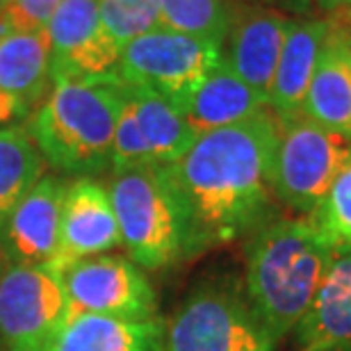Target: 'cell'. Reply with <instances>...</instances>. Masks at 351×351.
Instances as JSON below:
<instances>
[{
	"mask_svg": "<svg viewBox=\"0 0 351 351\" xmlns=\"http://www.w3.org/2000/svg\"><path fill=\"white\" fill-rule=\"evenodd\" d=\"M62 0H16L10 10L0 12L10 25L27 27V30H46L48 21L53 19L55 10Z\"/></svg>",
	"mask_w": 351,
	"mask_h": 351,
	"instance_id": "obj_25",
	"label": "cell"
},
{
	"mask_svg": "<svg viewBox=\"0 0 351 351\" xmlns=\"http://www.w3.org/2000/svg\"><path fill=\"white\" fill-rule=\"evenodd\" d=\"M237 3H280V0H237ZM285 3H292V5L301 7L304 5V0H285Z\"/></svg>",
	"mask_w": 351,
	"mask_h": 351,
	"instance_id": "obj_28",
	"label": "cell"
},
{
	"mask_svg": "<svg viewBox=\"0 0 351 351\" xmlns=\"http://www.w3.org/2000/svg\"><path fill=\"white\" fill-rule=\"evenodd\" d=\"M110 199L121 247L142 269H165L185 261L180 208L165 165H139L112 171Z\"/></svg>",
	"mask_w": 351,
	"mask_h": 351,
	"instance_id": "obj_4",
	"label": "cell"
},
{
	"mask_svg": "<svg viewBox=\"0 0 351 351\" xmlns=\"http://www.w3.org/2000/svg\"><path fill=\"white\" fill-rule=\"evenodd\" d=\"M98 14L103 27L119 48L162 27L160 0H98Z\"/></svg>",
	"mask_w": 351,
	"mask_h": 351,
	"instance_id": "obj_23",
	"label": "cell"
},
{
	"mask_svg": "<svg viewBox=\"0 0 351 351\" xmlns=\"http://www.w3.org/2000/svg\"><path fill=\"white\" fill-rule=\"evenodd\" d=\"M274 342L256 319L233 278L201 283L162 322V351H271Z\"/></svg>",
	"mask_w": 351,
	"mask_h": 351,
	"instance_id": "obj_5",
	"label": "cell"
},
{
	"mask_svg": "<svg viewBox=\"0 0 351 351\" xmlns=\"http://www.w3.org/2000/svg\"><path fill=\"white\" fill-rule=\"evenodd\" d=\"M221 60L223 51L219 44L158 27L121 48L114 73L125 85L156 91L180 108L192 89L219 66Z\"/></svg>",
	"mask_w": 351,
	"mask_h": 351,
	"instance_id": "obj_7",
	"label": "cell"
},
{
	"mask_svg": "<svg viewBox=\"0 0 351 351\" xmlns=\"http://www.w3.org/2000/svg\"><path fill=\"white\" fill-rule=\"evenodd\" d=\"M290 23L292 19L283 12L240 3L230 32L223 41V62L265 101H269L274 71Z\"/></svg>",
	"mask_w": 351,
	"mask_h": 351,
	"instance_id": "obj_13",
	"label": "cell"
},
{
	"mask_svg": "<svg viewBox=\"0 0 351 351\" xmlns=\"http://www.w3.org/2000/svg\"><path fill=\"white\" fill-rule=\"evenodd\" d=\"M125 105L130 108L137 132L149 151L151 165H171L194 144L196 132L169 98L142 87L125 85Z\"/></svg>",
	"mask_w": 351,
	"mask_h": 351,
	"instance_id": "obj_20",
	"label": "cell"
},
{
	"mask_svg": "<svg viewBox=\"0 0 351 351\" xmlns=\"http://www.w3.org/2000/svg\"><path fill=\"white\" fill-rule=\"evenodd\" d=\"M7 267V263H5V258H3V254H0V274H3V269Z\"/></svg>",
	"mask_w": 351,
	"mask_h": 351,
	"instance_id": "obj_30",
	"label": "cell"
},
{
	"mask_svg": "<svg viewBox=\"0 0 351 351\" xmlns=\"http://www.w3.org/2000/svg\"><path fill=\"white\" fill-rule=\"evenodd\" d=\"M244 240V294L278 345L313 304L335 242L311 217H274Z\"/></svg>",
	"mask_w": 351,
	"mask_h": 351,
	"instance_id": "obj_2",
	"label": "cell"
},
{
	"mask_svg": "<svg viewBox=\"0 0 351 351\" xmlns=\"http://www.w3.org/2000/svg\"><path fill=\"white\" fill-rule=\"evenodd\" d=\"M51 78H94L112 73L119 48L101 23L98 0H62L46 25Z\"/></svg>",
	"mask_w": 351,
	"mask_h": 351,
	"instance_id": "obj_10",
	"label": "cell"
},
{
	"mask_svg": "<svg viewBox=\"0 0 351 351\" xmlns=\"http://www.w3.org/2000/svg\"><path fill=\"white\" fill-rule=\"evenodd\" d=\"M178 110L199 137L203 132L247 121L267 110V101L221 60V64L192 89Z\"/></svg>",
	"mask_w": 351,
	"mask_h": 351,
	"instance_id": "obj_16",
	"label": "cell"
},
{
	"mask_svg": "<svg viewBox=\"0 0 351 351\" xmlns=\"http://www.w3.org/2000/svg\"><path fill=\"white\" fill-rule=\"evenodd\" d=\"M349 156L351 142L322 128L301 112L278 119L271 165L276 201L301 217H311Z\"/></svg>",
	"mask_w": 351,
	"mask_h": 351,
	"instance_id": "obj_6",
	"label": "cell"
},
{
	"mask_svg": "<svg viewBox=\"0 0 351 351\" xmlns=\"http://www.w3.org/2000/svg\"><path fill=\"white\" fill-rule=\"evenodd\" d=\"M69 317L66 290L53 265H7L0 274V340L10 351H34Z\"/></svg>",
	"mask_w": 351,
	"mask_h": 351,
	"instance_id": "obj_9",
	"label": "cell"
},
{
	"mask_svg": "<svg viewBox=\"0 0 351 351\" xmlns=\"http://www.w3.org/2000/svg\"><path fill=\"white\" fill-rule=\"evenodd\" d=\"M121 247V233L114 208H112L110 189L96 178H75L69 182L60 221V247L53 267L91 256H101Z\"/></svg>",
	"mask_w": 351,
	"mask_h": 351,
	"instance_id": "obj_12",
	"label": "cell"
},
{
	"mask_svg": "<svg viewBox=\"0 0 351 351\" xmlns=\"http://www.w3.org/2000/svg\"><path fill=\"white\" fill-rule=\"evenodd\" d=\"M0 89L32 112L53 89L46 30L10 25L0 16Z\"/></svg>",
	"mask_w": 351,
	"mask_h": 351,
	"instance_id": "obj_18",
	"label": "cell"
},
{
	"mask_svg": "<svg viewBox=\"0 0 351 351\" xmlns=\"http://www.w3.org/2000/svg\"><path fill=\"white\" fill-rule=\"evenodd\" d=\"M123 105V82L105 73L55 80L27 121L41 158L60 176L91 178L112 167V139Z\"/></svg>",
	"mask_w": 351,
	"mask_h": 351,
	"instance_id": "obj_3",
	"label": "cell"
},
{
	"mask_svg": "<svg viewBox=\"0 0 351 351\" xmlns=\"http://www.w3.org/2000/svg\"><path fill=\"white\" fill-rule=\"evenodd\" d=\"M301 114L351 142V46L349 30L331 23Z\"/></svg>",
	"mask_w": 351,
	"mask_h": 351,
	"instance_id": "obj_15",
	"label": "cell"
},
{
	"mask_svg": "<svg viewBox=\"0 0 351 351\" xmlns=\"http://www.w3.org/2000/svg\"><path fill=\"white\" fill-rule=\"evenodd\" d=\"M349 46H351V32H349Z\"/></svg>",
	"mask_w": 351,
	"mask_h": 351,
	"instance_id": "obj_31",
	"label": "cell"
},
{
	"mask_svg": "<svg viewBox=\"0 0 351 351\" xmlns=\"http://www.w3.org/2000/svg\"><path fill=\"white\" fill-rule=\"evenodd\" d=\"M27 114H30V110H27L23 103L0 89V128L16 125L21 119H25Z\"/></svg>",
	"mask_w": 351,
	"mask_h": 351,
	"instance_id": "obj_26",
	"label": "cell"
},
{
	"mask_svg": "<svg viewBox=\"0 0 351 351\" xmlns=\"http://www.w3.org/2000/svg\"><path fill=\"white\" fill-rule=\"evenodd\" d=\"M66 290L69 317L101 315L123 322L156 319V290L142 267L121 256H91L60 269Z\"/></svg>",
	"mask_w": 351,
	"mask_h": 351,
	"instance_id": "obj_8",
	"label": "cell"
},
{
	"mask_svg": "<svg viewBox=\"0 0 351 351\" xmlns=\"http://www.w3.org/2000/svg\"><path fill=\"white\" fill-rule=\"evenodd\" d=\"M237 5V0H160L162 27L223 48Z\"/></svg>",
	"mask_w": 351,
	"mask_h": 351,
	"instance_id": "obj_22",
	"label": "cell"
},
{
	"mask_svg": "<svg viewBox=\"0 0 351 351\" xmlns=\"http://www.w3.org/2000/svg\"><path fill=\"white\" fill-rule=\"evenodd\" d=\"M69 182L60 173H44L0 223V254L7 265H53L60 247L62 206Z\"/></svg>",
	"mask_w": 351,
	"mask_h": 351,
	"instance_id": "obj_11",
	"label": "cell"
},
{
	"mask_svg": "<svg viewBox=\"0 0 351 351\" xmlns=\"http://www.w3.org/2000/svg\"><path fill=\"white\" fill-rule=\"evenodd\" d=\"M34 351H162V319L123 322L73 315Z\"/></svg>",
	"mask_w": 351,
	"mask_h": 351,
	"instance_id": "obj_19",
	"label": "cell"
},
{
	"mask_svg": "<svg viewBox=\"0 0 351 351\" xmlns=\"http://www.w3.org/2000/svg\"><path fill=\"white\" fill-rule=\"evenodd\" d=\"M315 3L328 14H351V0H315Z\"/></svg>",
	"mask_w": 351,
	"mask_h": 351,
	"instance_id": "obj_27",
	"label": "cell"
},
{
	"mask_svg": "<svg viewBox=\"0 0 351 351\" xmlns=\"http://www.w3.org/2000/svg\"><path fill=\"white\" fill-rule=\"evenodd\" d=\"M278 119L267 108L226 128L203 132L187 153L165 165L182 219L187 258L249 237L271 221V165Z\"/></svg>",
	"mask_w": 351,
	"mask_h": 351,
	"instance_id": "obj_1",
	"label": "cell"
},
{
	"mask_svg": "<svg viewBox=\"0 0 351 351\" xmlns=\"http://www.w3.org/2000/svg\"><path fill=\"white\" fill-rule=\"evenodd\" d=\"M331 30L328 21L317 19H292L287 27L280 58L274 71V80L269 87V110L278 119L299 114L304 105L306 89L317 69L322 48Z\"/></svg>",
	"mask_w": 351,
	"mask_h": 351,
	"instance_id": "obj_17",
	"label": "cell"
},
{
	"mask_svg": "<svg viewBox=\"0 0 351 351\" xmlns=\"http://www.w3.org/2000/svg\"><path fill=\"white\" fill-rule=\"evenodd\" d=\"M294 333L304 351H351V247H335Z\"/></svg>",
	"mask_w": 351,
	"mask_h": 351,
	"instance_id": "obj_14",
	"label": "cell"
},
{
	"mask_svg": "<svg viewBox=\"0 0 351 351\" xmlns=\"http://www.w3.org/2000/svg\"><path fill=\"white\" fill-rule=\"evenodd\" d=\"M311 219L331 237L335 247H351V156Z\"/></svg>",
	"mask_w": 351,
	"mask_h": 351,
	"instance_id": "obj_24",
	"label": "cell"
},
{
	"mask_svg": "<svg viewBox=\"0 0 351 351\" xmlns=\"http://www.w3.org/2000/svg\"><path fill=\"white\" fill-rule=\"evenodd\" d=\"M46 173V160L25 125L0 128V223Z\"/></svg>",
	"mask_w": 351,
	"mask_h": 351,
	"instance_id": "obj_21",
	"label": "cell"
},
{
	"mask_svg": "<svg viewBox=\"0 0 351 351\" xmlns=\"http://www.w3.org/2000/svg\"><path fill=\"white\" fill-rule=\"evenodd\" d=\"M16 3V0H0V12H5V10H10V7Z\"/></svg>",
	"mask_w": 351,
	"mask_h": 351,
	"instance_id": "obj_29",
	"label": "cell"
}]
</instances>
